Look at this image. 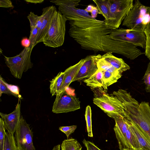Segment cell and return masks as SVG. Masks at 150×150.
<instances>
[{
  "label": "cell",
  "instance_id": "cell-28",
  "mask_svg": "<svg viewBox=\"0 0 150 150\" xmlns=\"http://www.w3.org/2000/svg\"><path fill=\"white\" fill-rule=\"evenodd\" d=\"M146 36L145 54L150 61V21L144 30Z\"/></svg>",
  "mask_w": 150,
  "mask_h": 150
},
{
  "label": "cell",
  "instance_id": "cell-10",
  "mask_svg": "<svg viewBox=\"0 0 150 150\" xmlns=\"http://www.w3.org/2000/svg\"><path fill=\"white\" fill-rule=\"evenodd\" d=\"M110 11L114 19L111 28L118 29L133 6V0H109Z\"/></svg>",
  "mask_w": 150,
  "mask_h": 150
},
{
  "label": "cell",
  "instance_id": "cell-15",
  "mask_svg": "<svg viewBox=\"0 0 150 150\" xmlns=\"http://www.w3.org/2000/svg\"><path fill=\"white\" fill-rule=\"evenodd\" d=\"M84 61V59H82L77 63L70 66L64 71L65 75L63 83L59 94L58 95H61L66 91L77 75Z\"/></svg>",
  "mask_w": 150,
  "mask_h": 150
},
{
  "label": "cell",
  "instance_id": "cell-19",
  "mask_svg": "<svg viewBox=\"0 0 150 150\" xmlns=\"http://www.w3.org/2000/svg\"><path fill=\"white\" fill-rule=\"evenodd\" d=\"M112 53L111 52H106L102 56L101 58L122 73L130 69V67L122 59L115 57Z\"/></svg>",
  "mask_w": 150,
  "mask_h": 150
},
{
  "label": "cell",
  "instance_id": "cell-41",
  "mask_svg": "<svg viewBox=\"0 0 150 150\" xmlns=\"http://www.w3.org/2000/svg\"><path fill=\"white\" fill-rule=\"evenodd\" d=\"M124 150H134L132 149H125Z\"/></svg>",
  "mask_w": 150,
  "mask_h": 150
},
{
  "label": "cell",
  "instance_id": "cell-37",
  "mask_svg": "<svg viewBox=\"0 0 150 150\" xmlns=\"http://www.w3.org/2000/svg\"><path fill=\"white\" fill-rule=\"evenodd\" d=\"M91 13V16L95 18L97 17L98 14H100L97 7L95 6Z\"/></svg>",
  "mask_w": 150,
  "mask_h": 150
},
{
  "label": "cell",
  "instance_id": "cell-38",
  "mask_svg": "<svg viewBox=\"0 0 150 150\" xmlns=\"http://www.w3.org/2000/svg\"><path fill=\"white\" fill-rule=\"evenodd\" d=\"M24 1L27 2L36 4L42 3L44 1L43 0H25Z\"/></svg>",
  "mask_w": 150,
  "mask_h": 150
},
{
  "label": "cell",
  "instance_id": "cell-4",
  "mask_svg": "<svg viewBox=\"0 0 150 150\" xmlns=\"http://www.w3.org/2000/svg\"><path fill=\"white\" fill-rule=\"evenodd\" d=\"M66 18L57 10L53 15L49 30L42 42L46 46L56 48L64 43L66 32Z\"/></svg>",
  "mask_w": 150,
  "mask_h": 150
},
{
  "label": "cell",
  "instance_id": "cell-39",
  "mask_svg": "<svg viewBox=\"0 0 150 150\" xmlns=\"http://www.w3.org/2000/svg\"><path fill=\"white\" fill-rule=\"evenodd\" d=\"M94 6L91 5H88L85 10L88 13H91L93 10Z\"/></svg>",
  "mask_w": 150,
  "mask_h": 150
},
{
  "label": "cell",
  "instance_id": "cell-25",
  "mask_svg": "<svg viewBox=\"0 0 150 150\" xmlns=\"http://www.w3.org/2000/svg\"><path fill=\"white\" fill-rule=\"evenodd\" d=\"M27 18L29 21L30 26L36 27L39 30L43 21V15L42 14L40 16H38L34 12H30L27 16Z\"/></svg>",
  "mask_w": 150,
  "mask_h": 150
},
{
  "label": "cell",
  "instance_id": "cell-18",
  "mask_svg": "<svg viewBox=\"0 0 150 150\" xmlns=\"http://www.w3.org/2000/svg\"><path fill=\"white\" fill-rule=\"evenodd\" d=\"M83 81L91 89L102 87L105 89H108V87L103 78L102 72L98 69L91 76L84 79Z\"/></svg>",
  "mask_w": 150,
  "mask_h": 150
},
{
  "label": "cell",
  "instance_id": "cell-21",
  "mask_svg": "<svg viewBox=\"0 0 150 150\" xmlns=\"http://www.w3.org/2000/svg\"><path fill=\"white\" fill-rule=\"evenodd\" d=\"M61 148V150H81L82 147L77 140L71 138L63 141Z\"/></svg>",
  "mask_w": 150,
  "mask_h": 150
},
{
  "label": "cell",
  "instance_id": "cell-40",
  "mask_svg": "<svg viewBox=\"0 0 150 150\" xmlns=\"http://www.w3.org/2000/svg\"><path fill=\"white\" fill-rule=\"evenodd\" d=\"M60 145L58 144L54 146L52 150H60Z\"/></svg>",
  "mask_w": 150,
  "mask_h": 150
},
{
  "label": "cell",
  "instance_id": "cell-36",
  "mask_svg": "<svg viewBox=\"0 0 150 150\" xmlns=\"http://www.w3.org/2000/svg\"><path fill=\"white\" fill-rule=\"evenodd\" d=\"M7 85L10 90L13 92L20 96L19 94V89L18 87L15 85H9L7 83Z\"/></svg>",
  "mask_w": 150,
  "mask_h": 150
},
{
  "label": "cell",
  "instance_id": "cell-26",
  "mask_svg": "<svg viewBox=\"0 0 150 150\" xmlns=\"http://www.w3.org/2000/svg\"><path fill=\"white\" fill-rule=\"evenodd\" d=\"M91 114V107L89 105L87 106L86 108L85 116L88 136L90 137H93L92 130Z\"/></svg>",
  "mask_w": 150,
  "mask_h": 150
},
{
  "label": "cell",
  "instance_id": "cell-31",
  "mask_svg": "<svg viewBox=\"0 0 150 150\" xmlns=\"http://www.w3.org/2000/svg\"><path fill=\"white\" fill-rule=\"evenodd\" d=\"M3 121L0 118V150H3L5 137L6 132Z\"/></svg>",
  "mask_w": 150,
  "mask_h": 150
},
{
  "label": "cell",
  "instance_id": "cell-27",
  "mask_svg": "<svg viewBox=\"0 0 150 150\" xmlns=\"http://www.w3.org/2000/svg\"><path fill=\"white\" fill-rule=\"evenodd\" d=\"M3 93L12 95L16 98H21V96L18 95L12 92L9 88L7 83L1 76H0V96Z\"/></svg>",
  "mask_w": 150,
  "mask_h": 150
},
{
  "label": "cell",
  "instance_id": "cell-8",
  "mask_svg": "<svg viewBox=\"0 0 150 150\" xmlns=\"http://www.w3.org/2000/svg\"><path fill=\"white\" fill-rule=\"evenodd\" d=\"M112 39L126 42L145 49L146 36L144 31L120 28L115 29Z\"/></svg>",
  "mask_w": 150,
  "mask_h": 150
},
{
  "label": "cell",
  "instance_id": "cell-9",
  "mask_svg": "<svg viewBox=\"0 0 150 150\" xmlns=\"http://www.w3.org/2000/svg\"><path fill=\"white\" fill-rule=\"evenodd\" d=\"M93 103L106 114L113 113L125 118L124 108L122 103L113 94L104 93L93 99Z\"/></svg>",
  "mask_w": 150,
  "mask_h": 150
},
{
  "label": "cell",
  "instance_id": "cell-13",
  "mask_svg": "<svg viewBox=\"0 0 150 150\" xmlns=\"http://www.w3.org/2000/svg\"><path fill=\"white\" fill-rule=\"evenodd\" d=\"M19 101V100L15 109L12 112L9 114L0 112L1 118L4 121L6 130L13 135L19 125L21 116Z\"/></svg>",
  "mask_w": 150,
  "mask_h": 150
},
{
  "label": "cell",
  "instance_id": "cell-42",
  "mask_svg": "<svg viewBox=\"0 0 150 150\" xmlns=\"http://www.w3.org/2000/svg\"><path fill=\"white\" fill-rule=\"evenodd\" d=\"M140 150H142V149H141Z\"/></svg>",
  "mask_w": 150,
  "mask_h": 150
},
{
  "label": "cell",
  "instance_id": "cell-7",
  "mask_svg": "<svg viewBox=\"0 0 150 150\" xmlns=\"http://www.w3.org/2000/svg\"><path fill=\"white\" fill-rule=\"evenodd\" d=\"M19 150H36L33 142V133L30 125L21 116L19 125L14 134Z\"/></svg>",
  "mask_w": 150,
  "mask_h": 150
},
{
  "label": "cell",
  "instance_id": "cell-30",
  "mask_svg": "<svg viewBox=\"0 0 150 150\" xmlns=\"http://www.w3.org/2000/svg\"><path fill=\"white\" fill-rule=\"evenodd\" d=\"M30 34L29 38L31 42L30 47L33 48L36 45V39L38 31V29L35 26H30Z\"/></svg>",
  "mask_w": 150,
  "mask_h": 150
},
{
  "label": "cell",
  "instance_id": "cell-34",
  "mask_svg": "<svg viewBox=\"0 0 150 150\" xmlns=\"http://www.w3.org/2000/svg\"><path fill=\"white\" fill-rule=\"evenodd\" d=\"M0 7L5 8H12L13 7L12 2L10 0H1Z\"/></svg>",
  "mask_w": 150,
  "mask_h": 150
},
{
  "label": "cell",
  "instance_id": "cell-5",
  "mask_svg": "<svg viewBox=\"0 0 150 150\" xmlns=\"http://www.w3.org/2000/svg\"><path fill=\"white\" fill-rule=\"evenodd\" d=\"M150 21V7L144 6L137 0L123 20L122 25L129 29L144 31Z\"/></svg>",
  "mask_w": 150,
  "mask_h": 150
},
{
  "label": "cell",
  "instance_id": "cell-1",
  "mask_svg": "<svg viewBox=\"0 0 150 150\" xmlns=\"http://www.w3.org/2000/svg\"><path fill=\"white\" fill-rule=\"evenodd\" d=\"M79 5L76 1L66 2L59 11L69 21V36L82 49L117 53L132 60L144 54L132 44L112 39L110 35L114 29L106 25L105 20H97L85 9L77 8Z\"/></svg>",
  "mask_w": 150,
  "mask_h": 150
},
{
  "label": "cell",
  "instance_id": "cell-17",
  "mask_svg": "<svg viewBox=\"0 0 150 150\" xmlns=\"http://www.w3.org/2000/svg\"><path fill=\"white\" fill-rule=\"evenodd\" d=\"M127 122L139 143L141 149L150 150V141L144 132L133 122L127 119Z\"/></svg>",
  "mask_w": 150,
  "mask_h": 150
},
{
  "label": "cell",
  "instance_id": "cell-22",
  "mask_svg": "<svg viewBox=\"0 0 150 150\" xmlns=\"http://www.w3.org/2000/svg\"><path fill=\"white\" fill-rule=\"evenodd\" d=\"M97 66L98 69L100 71H108L116 74L122 75V73L119 70L102 58L97 61Z\"/></svg>",
  "mask_w": 150,
  "mask_h": 150
},
{
  "label": "cell",
  "instance_id": "cell-3",
  "mask_svg": "<svg viewBox=\"0 0 150 150\" xmlns=\"http://www.w3.org/2000/svg\"><path fill=\"white\" fill-rule=\"evenodd\" d=\"M113 119L115 124L114 128L120 150L132 149L134 150L141 149L135 136L132 131L127 121V119L115 113H107Z\"/></svg>",
  "mask_w": 150,
  "mask_h": 150
},
{
  "label": "cell",
  "instance_id": "cell-20",
  "mask_svg": "<svg viewBox=\"0 0 150 150\" xmlns=\"http://www.w3.org/2000/svg\"><path fill=\"white\" fill-rule=\"evenodd\" d=\"M64 75V72H60L52 80L50 81V88L52 96L59 94Z\"/></svg>",
  "mask_w": 150,
  "mask_h": 150
},
{
  "label": "cell",
  "instance_id": "cell-16",
  "mask_svg": "<svg viewBox=\"0 0 150 150\" xmlns=\"http://www.w3.org/2000/svg\"><path fill=\"white\" fill-rule=\"evenodd\" d=\"M93 1L96 5L100 14L104 18L106 25L111 28L110 26L114 19L110 11L109 0H93Z\"/></svg>",
  "mask_w": 150,
  "mask_h": 150
},
{
  "label": "cell",
  "instance_id": "cell-33",
  "mask_svg": "<svg viewBox=\"0 0 150 150\" xmlns=\"http://www.w3.org/2000/svg\"><path fill=\"white\" fill-rule=\"evenodd\" d=\"M82 142L86 148L87 150H101L93 143L84 139Z\"/></svg>",
  "mask_w": 150,
  "mask_h": 150
},
{
  "label": "cell",
  "instance_id": "cell-23",
  "mask_svg": "<svg viewBox=\"0 0 150 150\" xmlns=\"http://www.w3.org/2000/svg\"><path fill=\"white\" fill-rule=\"evenodd\" d=\"M3 150H19L16 145L14 135L6 132Z\"/></svg>",
  "mask_w": 150,
  "mask_h": 150
},
{
  "label": "cell",
  "instance_id": "cell-12",
  "mask_svg": "<svg viewBox=\"0 0 150 150\" xmlns=\"http://www.w3.org/2000/svg\"><path fill=\"white\" fill-rule=\"evenodd\" d=\"M102 56L100 54L90 55L84 58V62L72 82L89 78L98 69L97 62Z\"/></svg>",
  "mask_w": 150,
  "mask_h": 150
},
{
  "label": "cell",
  "instance_id": "cell-2",
  "mask_svg": "<svg viewBox=\"0 0 150 150\" xmlns=\"http://www.w3.org/2000/svg\"><path fill=\"white\" fill-rule=\"evenodd\" d=\"M122 103L125 118L133 122L144 134L150 141V106L148 102L140 103L127 91L118 97Z\"/></svg>",
  "mask_w": 150,
  "mask_h": 150
},
{
  "label": "cell",
  "instance_id": "cell-29",
  "mask_svg": "<svg viewBox=\"0 0 150 150\" xmlns=\"http://www.w3.org/2000/svg\"><path fill=\"white\" fill-rule=\"evenodd\" d=\"M143 79L145 85V89L146 91L150 93V61L148 64Z\"/></svg>",
  "mask_w": 150,
  "mask_h": 150
},
{
  "label": "cell",
  "instance_id": "cell-6",
  "mask_svg": "<svg viewBox=\"0 0 150 150\" xmlns=\"http://www.w3.org/2000/svg\"><path fill=\"white\" fill-rule=\"evenodd\" d=\"M33 48L31 47L24 48L19 54L13 57L4 56L5 63L15 78L21 79L23 72L33 67L31 55Z\"/></svg>",
  "mask_w": 150,
  "mask_h": 150
},
{
  "label": "cell",
  "instance_id": "cell-32",
  "mask_svg": "<svg viewBox=\"0 0 150 150\" xmlns=\"http://www.w3.org/2000/svg\"><path fill=\"white\" fill-rule=\"evenodd\" d=\"M76 128V125L61 126L59 127V129L64 133L68 138L70 135L74 132Z\"/></svg>",
  "mask_w": 150,
  "mask_h": 150
},
{
  "label": "cell",
  "instance_id": "cell-11",
  "mask_svg": "<svg viewBox=\"0 0 150 150\" xmlns=\"http://www.w3.org/2000/svg\"><path fill=\"white\" fill-rule=\"evenodd\" d=\"M80 108V101L75 96L68 93L66 91L60 95L56 96L52 112L55 113H67Z\"/></svg>",
  "mask_w": 150,
  "mask_h": 150
},
{
  "label": "cell",
  "instance_id": "cell-24",
  "mask_svg": "<svg viewBox=\"0 0 150 150\" xmlns=\"http://www.w3.org/2000/svg\"><path fill=\"white\" fill-rule=\"evenodd\" d=\"M104 79L107 86L116 82L122 75H117L106 71H102Z\"/></svg>",
  "mask_w": 150,
  "mask_h": 150
},
{
  "label": "cell",
  "instance_id": "cell-14",
  "mask_svg": "<svg viewBox=\"0 0 150 150\" xmlns=\"http://www.w3.org/2000/svg\"><path fill=\"white\" fill-rule=\"evenodd\" d=\"M57 9L55 6H51L44 8L42 14L43 19L42 25L38 30L36 39V45L42 42L47 34L51 23L55 11Z\"/></svg>",
  "mask_w": 150,
  "mask_h": 150
},
{
  "label": "cell",
  "instance_id": "cell-35",
  "mask_svg": "<svg viewBox=\"0 0 150 150\" xmlns=\"http://www.w3.org/2000/svg\"><path fill=\"white\" fill-rule=\"evenodd\" d=\"M21 45L24 48H27L30 47L31 42L29 39L27 37L23 38L21 41Z\"/></svg>",
  "mask_w": 150,
  "mask_h": 150
}]
</instances>
